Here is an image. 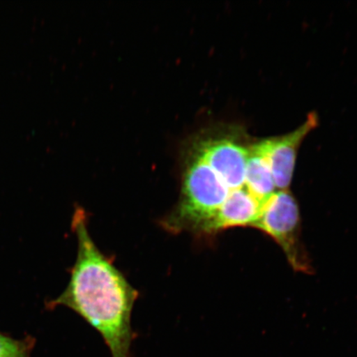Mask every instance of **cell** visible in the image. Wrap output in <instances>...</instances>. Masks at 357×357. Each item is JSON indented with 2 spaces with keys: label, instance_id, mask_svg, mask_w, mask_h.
<instances>
[{
  "label": "cell",
  "instance_id": "cell-7",
  "mask_svg": "<svg viewBox=\"0 0 357 357\" xmlns=\"http://www.w3.org/2000/svg\"><path fill=\"white\" fill-rule=\"evenodd\" d=\"M32 343L0 333V357H29Z\"/></svg>",
  "mask_w": 357,
  "mask_h": 357
},
{
  "label": "cell",
  "instance_id": "cell-6",
  "mask_svg": "<svg viewBox=\"0 0 357 357\" xmlns=\"http://www.w3.org/2000/svg\"><path fill=\"white\" fill-rule=\"evenodd\" d=\"M245 185L262 207L275 193L276 186L269 163L255 146L249 151Z\"/></svg>",
  "mask_w": 357,
  "mask_h": 357
},
{
  "label": "cell",
  "instance_id": "cell-4",
  "mask_svg": "<svg viewBox=\"0 0 357 357\" xmlns=\"http://www.w3.org/2000/svg\"><path fill=\"white\" fill-rule=\"evenodd\" d=\"M199 158L221 178L229 190L244 188L249 150L227 139L209 140L199 146Z\"/></svg>",
  "mask_w": 357,
  "mask_h": 357
},
{
  "label": "cell",
  "instance_id": "cell-3",
  "mask_svg": "<svg viewBox=\"0 0 357 357\" xmlns=\"http://www.w3.org/2000/svg\"><path fill=\"white\" fill-rule=\"evenodd\" d=\"M317 123V116L311 114L307 121L296 131L274 139L263 141L255 146L269 163L275 186L281 190L289 188L296 167L298 147Z\"/></svg>",
  "mask_w": 357,
  "mask_h": 357
},
{
  "label": "cell",
  "instance_id": "cell-1",
  "mask_svg": "<svg viewBox=\"0 0 357 357\" xmlns=\"http://www.w3.org/2000/svg\"><path fill=\"white\" fill-rule=\"evenodd\" d=\"M73 229L78 242L77 261L64 292L47 305L52 309L65 306L75 311L101 334L112 357H129L137 290L98 248L89 233L86 213L82 208L75 209Z\"/></svg>",
  "mask_w": 357,
  "mask_h": 357
},
{
  "label": "cell",
  "instance_id": "cell-5",
  "mask_svg": "<svg viewBox=\"0 0 357 357\" xmlns=\"http://www.w3.org/2000/svg\"><path fill=\"white\" fill-rule=\"evenodd\" d=\"M262 208L247 190L231 191L204 236L216 234L234 227H253L261 216Z\"/></svg>",
  "mask_w": 357,
  "mask_h": 357
},
{
  "label": "cell",
  "instance_id": "cell-2",
  "mask_svg": "<svg viewBox=\"0 0 357 357\" xmlns=\"http://www.w3.org/2000/svg\"><path fill=\"white\" fill-rule=\"evenodd\" d=\"M300 220L296 199L289 191L280 190L267 201L253 227L264 231L282 247L294 269L307 271H310V266L298 244Z\"/></svg>",
  "mask_w": 357,
  "mask_h": 357
}]
</instances>
